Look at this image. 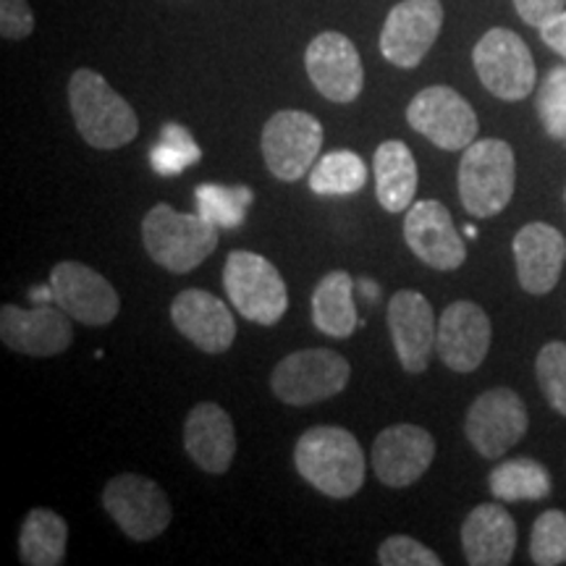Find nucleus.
Here are the masks:
<instances>
[{"instance_id":"4be33fe9","label":"nucleus","mask_w":566,"mask_h":566,"mask_svg":"<svg viewBox=\"0 0 566 566\" xmlns=\"http://www.w3.org/2000/svg\"><path fill=\"white\" fill-rule=\"evenodd\" d=\"M184 449L208 475H226L237 457V430L216 401H200L184 420Z\"/></svg>"},{"instance_id":"393cba45","label":"nucleus","mask_w":566,"mask_h":566,"mask_svg":"<svg viewBox=\"0 0 566 566\" xmlns=\"http://www.w3.org/2000/svg\"><path fill=\"white\" fill-rule=\"evenodd\" d=\"M313 323L321 334L331 338H349L357 331V304H354V281L346 271L323 275L313 292Z\"/></svg>"},{"instance_id":"c85d7f7f","label":"nucleus","mask_w":566,"mask_h":566,"mask_svg":"<svg viewBox=\"0 0 566 566\" xmlns=\"http://www.w3.org/2000/svg\"><path fill=\"white\" fill-rule=\"evenodd\" d=\"M197 212L216 223L218 229H237L244 223L247 208L254 195L250 187H221V184H200L197 187Z\"/></svg>"},{"instance_id":"cd10ccee","label":"nucleus","mask_w":566,"mask_h":566,"mask_svg":"<svg viewBox=\"0 0 566 566\" xmlns=\"http://www.w3.org/2000/svg\"><path fill=\"white\" fill-rule=\"evenodd\" d=\"M367 181V166L357 153L334 150L321 158L310 171V189L321 197L357 195Z\"/></svg>"},{"instance_id":"9d476101","label":"nucleus","mask_w":566,"mask_h":566,"mask_svg":"<svg viewBox=\"0 0 566 566\" xmlns=\"http://www.w3.org/2000/svg\"><path fill=\"white\" fill-rule=\"evenodd\" d=\"M407 122L417 134L446 153L467 150L480 132L472 105L457 90L443 84L417 92L407 105Z\"/></svg>"},{"instance_id":"4468645a","label":"nucleus","mask_w":566,"mask_h":566,"mask_svg":"<svg viewBox=\"0 0 566 566\" xmlns=\"http://www.w3.org/2000/svg\"><path fill=\"white\" fill-rule=\"evenodd\" d=\"M0 338L11 352L27 357H55L74 342V328H71V315L63 313L55 302H42L32 310L3 304Z\"/></svg>"},{"instance_id":"1a4fd4ad","label":"nucleus","mask_w":566,"mask_h":566,"mask_svg":"<svg viewBox=\"0 0 566 566\" xmlns=\"http://www.w3.org/2000/svg\"><path fill=\"white\" fill-rule=\"evenodd\" d=\"M323 124L313 113L304 111H279L268 118L260 137L265 166L275 179L300 181L313 168L315 158H321Z\"/></svg>"},{"instance_id":"72a5a7b5","label":"nucleus","mask_w":566,"mask_h":566,"mask_svg":"<svg viewBox=\"0 0 566 566\" xmlns=\"http://www.w3.org/2000/svg\"><path fill=\"white\" fill-rule=\"evenodd\" d=\"M34 30V13L27 0H0V34L6 40H24Z\"/></svg>"},{"instance_id":"7c9ffc66","label":"nucleus","mask_w":566,"mask_h":566,"mask_svg":"<svg viewBox=\"0 0 566 566\" xmlns=\"http://www.w3.org/2000/svg\"><path fill=\"white\" fill-rule=\"evenodd\" d=\"M535 111L548 137L566 142V66H556L537 87Z\"/></svg>"},{"instance_id":"2f4dec72","label":"nucleus","mask_w":566,"mask_h":566,"mask_svg":"<svg viewBox=\"0 0 566 566\" xmlns=\"http://www.w3.org/2000/svg\"><path fill=\"white\" fill-rule=\"evenodd\" d=\"M535 375L551 409L566 417V344L551 342L535 359Z\"/></svg>"},{"instance_id":"423d86ee","label":"nucleus","mask_w":566,"mask_h":566,"mask_svg":"<svg viewBox=\"0 0 566 566\" xmlns=\"http://www.w3.org/2000/svg\"><path fill=\"white\" fill-rule=\"evenodd\" d=\"M352 365L334 349H302L283 357L271 375L275 399L289 407H313L349 386Z\"/></svg>"},{"instance_id":"58836bf2","label":"nucleus","mask_w":566,"mask_h":566,"mask_svg":"<svg viewBox=\"0 0 566 566\" xmlns=\"http://www.w3.org/2000/svg\"><path fill=\"white\" fill-rule=\"evenodd\" d=\"M464 233H467V237H472V239H475V237H478V229H475V226H467Z\"/></svg>"},{"instance_id":"bb28decb","label":"nucleus","mask_w":566,"mask_h":566,"mask_svg":"<svg viewBox=\"0 0 566 566\" xmlns=\"http://www.w3.org/2000/svg\"><path fill=\"white\" fill-rule=\"evenodd\" d=\"M488 485L499 501H541L551 495L554 480L541 462L520 457L495 467L488 478Z\"/></svg>"},{"instance_id":"e433bc0d","label":"nucleus","mask_w":566,"mask_h":566,"mask_svg":"<svg viewBox=\"0 0 566 566\" xmlns=\"http://www.w3.org/2000/svg\"><path fill=\"white\" fill-rule=\"evenodd\" d=\"M160 142H166V145H174L187 155H192L195 163L202 158V150H200V145L195 142L192 132H189L187 126H181V124H166V126H163Z\"/></svg>"},{"instance_id":"c756f323","label":"nucleus","mask_w":566,"mask_h":566,"mask_svg":"<svg viewBox=\"0 0 566 566\" xmlns=\"http://www.w3.org/2000/svg\"><path fill=\"white\" fill-rule=\"evenodd\" d=\"M530 556L541 566L566 564V512L551 509L537 516L530 535Z\"/></svg>"},{"instance_id":"4c0bfd02","label":"nucleus","mask_w":566,"mask_h":566,"mask_svg":"<svg viewBox=\"0 0 566 566\" xmlns=\"http://www.w3.org/2000/svg\"><path fill=\"white\" fill-rule=\"evenodd\" d=\"M541 38L551 51H556L558 55H564L566 59V11H562L558 17H554L541 27Z\"/></svg>"},{"instance_id":"7ed1b4c3","label":"nucleus","mask_w":566,"mask_h":566,"mask_svg":"<svg viewBox=\"0 0 566 566\" xmlns=\"http://www.w3.org/2000/svg\"><path fill=\"white\" fill-rule=\"evenodd\" d=\"M218 233L221 229L200 212H179L166 202L155 205L142 221V244L150 260L176 275L202 265L216 252Z\"/></svg>"},{"instance_id":"20e7f679","label":"nucleus","mask_w":566,"mask_h":566,"mask_svg":"<svg viewBox=\"0 0 566 566\" xmlns=\"http://www.w3.org/2000/svg\"><path fill=\"white\" fill-rule=\"evenodd\" d=\"M516 158L504 139H475L459 163V197L472 218H493L512 202Z\"/></svg>"},{"instance_id":"aec40b11","label":"nucleus","mask_w":566,"mask_h":566,"mask_svg":"<svg viewBox=\"0 0 566 566\" xmlns=\"http://www.w3.org/2000/svg\"><path fill=\"white\" fill-rule=\"evenodd\" d=\"M171 321L184 338L208 354H223L237 338L231 310L205 289H184L171 302Z\"/></svg>"},{"instance_id":"b1692460","label":"nucleus","mask_w":566,"mask_h":566,"mask_svg":"<svg viewBox=\"0 0 566 566\" xmlns=\"http://www.w3.org/2000/svg\"><path fill=\"white\" fill-rule=\"evenodd\" d=\"M375 195L388 212H407L417 195V163L405 142L388 139L375 150Z\"/></svg>"},{"instance_id":"5701e85b","label":"nucleus","mask_w":566,"mask_h":566,"mask_svg":"<svg viewBox=\"0 0 566 566\" xmlns=\"http://www.w3.org/2000/svg\"><path fill=\"white\" fill-rule=\"evenodd\" d=\"M462 548L472 566L512 564L516 548V525L512 514L499 504H480L467 514L462 525Z\"/></svg>"},{"instance_id":"dca6fc26","label":"nucleus","mask_w":566,"mask_h":566,"mask_svg":"<svg viewBox=\"0 0 566 566\" xmlns=\"http://www.w3.org/2000/svg\"><path fill=\"white\" fill-rule=\"evenodd\" d=\"M436 438L420 424H391L373 443V470L388 488H409L430 470Z\"/></svg>"},{"instance_id":"2eb2a0df","label":"nucleus","mask_w":566,"mask_h":566,"mask_svg":"<svg viewBox=\"0 0 566 566\" xmlns=\"http://www.w3.org/2000/svg\"><path fill=\"white\" fill-rule=\"evenodd\" d=\"M304 69L325 101L354 103L363 95V59H359L354 42L342 32L317 34L304 53Z\"/></svg>"},{"instance_id":"f03ea898","label":"nucleus","mask_w":566,"mask_h":566,"mask_svg":"<svg viewBox=\"0 0 566 566\" xmlns=\"http://www.w3.org/2000/svg\"><path fill=\"white\" fill-rule=\"evenodd\" d=\"M69 105L82 139L95 150H118L139 134L137 113L97 71L71 74Z\"/></svg>"},{"instance_id":"6ab92c4d","label":"nucleus","mask_w":566,"mask_h":566,"mask_svg":"<svg viewBox=\"0 0 566 566\" xmlns=\"http://www.w3.org/2000/svg\"><path fill=\"white\" fill-rule=\"evenodd\" d=\"M388 331H391L396 357H399L405 373L417 375L430 363V354L436 349L438 323L433 315V304L420 292L401 289L388 300Z\"/></svg>"},{"instance_id":"a878e982","label":"nucleus","mask_w":566,"mask_h":566,"mask_svg":"<svg viewBox=\"0 0 566 566\" xmlns=\"http://www.w3.org/2000/svg\"><path fill=\"white\" fill-rule=\"evenodd\" d=\"M69 525L53 509H32L19 533V558L27 566H61L66 562Z\"/></svg>"},{"instance_id":"473e14b6","label":"nucleus","mask_w":566,"mask_h":566,"mask_svg":"<svg viewBox=\"0 0 566 566\" xmlns=\"http://www.w3.org/2000/svg\"><path fill=\"white\" fill-rule=\"evenodd\" d=\"M378 562L384 566H441V556L409 535H391L380 543Z\"/></svg>"},{"instance_id":"f8f14e48","label":"nucleus","mask_w":566,"mask_h":566,"mask_svg":"<svg viewBox=\"0 0 566 566\" xmlns=\"http://www.w3.org/2000/svg\"><path fill=\"white\" fill-rule=\"evenodd\" d=\"M53 302L71 321L103 328L116 321L122 310V296L116 286L95 271V268L76 263V260H63L51 271Z\"/></svg>"},{"instance_id":"39448f33","label":"nucleus","mask_w":566,"mask_h":566,"mask_svg":"<svg viewBox=\"0 0 566 566\" xmlns=\"http://www.w3.org/2000/svg\"><path fill=\"white\" fill-rule=\"evenodd\" d=\"M226 294L244 321L275 325L289 310V292L279 268L258 252L233 250L223 268Z\"/></svg>"},{"instance_id":"412c9836","label":"nucleus","mask_w":566,"mask_h":566,"mask_svg":"<svg viewBox=\"0 0 566 566\" xmlns=\"http://www.w3.org/2000/svg\"><path fill=\"white\" fill-rule=\"evenodd\" d=\"M512 250L520 286L535 296L554 292L566 260L564 233L541 221L527 223L514 237Z\"/></svg>"},{"instance_id":"f257e3e1","label":"nucleus","mask_w":566,"mask_h":566,"mask_svg":"<svg viewBox=\"0 0 566 566\" xmlns=\"http://www.w3.org/2000/svg\"><path fill=\"white\" fill-rule=\"evenodd\" d=\"M296 472L328 499H352L365 483L363 446L336 424L304 430L294 449Z\"/></svg>"},{"instance_id":"9b49d317","label":"nucleus","mask_w":566,"mask_h":566,"mask_svg":"<svg viewBox=\"0 0 566 566\" xmlns=\"http://www.w3.org/2000/svg\"><path fill=\"white\" fill-rule=\"evenodd\" d=\"M530 428L525 401L512 388H491L472 401L464 420L467 441L485 459H501L522 441Z\"/></svg>"},{"instance_id":"f704fd0d","label":"nucleus","mask_w":566,"mask_h":566,"mask_svg":"<svg viewBox=\"0 0 566 566\" xmlns=\"http://www.w3.org/2000/svg\"><path fill=\"white\" fill-rule=\"evenodd\" d=\"M150 163H153V171L158 176H179L184 168H189L195 163L192 155H187L179 147L174 145H166V142H160L158 147H153L150 153Z\"/></svg>"},{"instance_id":"ddd939ff","label":"nucleus","mask_w":566,"mask_h":566,"mask_svg":"<svg viewBox=\"0 0 566 566\" xmlns=\"http://www.w3.org/2000/svg\"><path fill=\"white\" fill-rule=\"evenodd\" d=\"M443 27L441 0H401L388 11L380 53L399 69H417L436 45Z\"/></svg>"},{"instance_id":"a211bd4d","label":"nucleus","mask_w":566,"mask_h":566,"mask_svg":"<svg viewBox=\"0 0 566 566\" xmlns=\"http://www.w3.org/2000/svg\"><path fill=\"white\" fill-rule=\"evenodd\" d=\"M405 242L433 271H457L467 260V244L454 218L438 200L412 202L405 218Z\"/></svg>"},{"instance_id":"0eeeda50","label":"nucleus","mask_w":566,"mask_h":566,"mask_svg":"<svg viewBox=\"0 0 566 566\" xmlns=\"http://www.w3.org/2000/svg\"><path fill=\"white\" fill-rule=\"evenodd\" d=\"M472 63L483 87L499 101H525L533 95L537 71L525 40L512 30L495 27L485 32L472 51Z\"/></svg>"},{"instance_id":"6e6552de","label":"nucleus","mask_w":566,"mask_h":566,"mask_svg":"<svg viewBox=\"0 0 566 566\" xmlns=\"http://www.w3.org/2000/svg\"><path fill=\"white\" fill-rule=\"evenodd\" d=\"M103 506L111 520L122 527V533L137 543L155 541L166 533L174 520L166 491L155 480L134 475V472L108 480L103 491Z\"/></svg>"},{"instance_id":"f3484780","label":"nucleus","mask_w":566,"mask_h":566,"mask_svg":"<svg viewBox=\"0 0 566 566\" xmlns=\"http://www.w3.org/2000/svg\"><path fill=\"white\" fill-rule=\"evenodd\" d=\"M491 317L475 302H454L438 321L436 352L454 373H475L491 349Z\"/></svg>"},{"instance_id":"c9c22d12","label":"nucleus","mask_w":566,"mask_h":566,"mask_svg":"<svg viewBox=\"0 0 566 566\" xmlns=\"http://www.w3.org/2000/svg\"><path fill=\"white\" fill-rule=\"evenodd\" d=\"M514 9L525 24L541 30L546 21L566 11V0H514Z\"/></svg>"}]
</instances>
